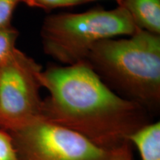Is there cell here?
Segmentation results:
<instances>
[{
  "label": "cell",
  "instance_id": "cell-8",
  "mask_svg": "<svg viewBox=\"0 0 160 160\" xmlns=\"http://www.w3.org/2000/svg\"><path fill=\"white\" fill-rule=\"evenodd\" d=\"M19 32L13 25L0 29V65L16 48Z\"/></svg>",
  "mask_w": 160,
  "mask_h": 160
},
{
  "label": "cell",
  "instance_id": "cell-10",
  "mask_svg": "<svg viewBox=\"0 0 160 160\" xmlns=\"http://www.w3.org/2000/svg\"><path fill=\"white\" fill-rule=\"evenodd\" d=\"M0 160H20L9 132L0 129Z\"/></svg>",
  "mask_w": 160,
  "mask_h": 160
},
{
  "label": "cell",
  "instance_id": "cell-4",
  "mask_svg": "<svg viewBox=\"0 0 160 160\" xmlns=\"http://www.w3.org/2000/svg\"><path fill=\"white\" fill-rule=\"evenodd\" d=\"M42 71L17 48L0 65V129L11 132L42 118Z\"/></svg>",
  "mask_w": 160,
  "mask_h": 160
},
{
  "label": "cell",
  "instance_id": "cell-7",
  "mask_svg": "<svg viewBox=\"0 0 160 160\" xmlns=\"http://www.w3.org/2000/svg\"><path fill=\"white\" fill-rule=\"evenodd\" d=\"M128 142L138 150L141 160H160V123L150 122L129 137Z\"/></svg>",
  "mask_w": 160,
  "mask_h": 160
},
{
  "label": "cell",
  "instance_id": "cell-6",
  "mask_svg": "<svg viewBox=\"0 0 160 160\" xmlns=\"http://www.w3.org/2000/svg\"><path fill=\"white\" fill-rule=\"evenodd\" d=\"M137 27L160 35V0H123Z\"/></svg>",
  "mask_w": 160,
  "mask_h": 160
},
{
  "label": "cell",
  "instance_id": "cell-2",
  "mask_svg": "<svg viewBox=\"0 0 160 160\" xmlns=\"http://www.w3.org/2000/svg\"><path fill=\"white\" fill-rule=\"evenodd\" d=\"M85 62L119 96L147 110L159 108L160 35L137 27L128 39L94 44Z\"/></svg>",
  "mask_w": 160,
  "mask_h": 160
},
{
  "label": "cell",
  "instance_id": "cell-13",
  "mask_svg": "<svg viewBox=\"0 0 160 160\" xmlns=\"http://www.w3.org/2000/svg\"><path fill=\"white\" fill-rule=\"evenodd\" d=\"M85 1L87 2V3H88V2H91L95 1V0H85ZM114 1L117 2V3L118 4V6H119V5H122V3L123 0H114Z\"/></svg>",
  "mask_w": 160,
  "mask_h": 160
},
{
  "label": "cell",
  "instance_id": "cell-5",
  "mask_svg": "<svg viewBox=\"0 0 160 160\" xmlns=\"http://www.w3.org/2000/svg\"><path fill=\"white\" fill-rule=\"evenodd\" d=\"M20 160H109L110 153L79 133L39 118L9 132Z\"/></svg>",
  "mask_w": 160,
  "mask_h": 160
},
{
  "label": "cell",
  "instance_id": "cell-11",
  "mask_svg": "<svg viewBox=\"0 0 160 160\" xmlns=\"http://www.w3.org/2000/svg\"><path fill=\"white\" fill-rule=\"evenodd\" d=\"M22 0H0V29L9 27L17 6Z\"/></svg>",
  "mask_w": 160,
  "mask_h": 160
},
{
  "label": "cell",
  "instance_id": "cell-12",
  "mask_svg": "<svg viewBox=\"0 0 160 160\" xmlns=\"http://www.w3.org/2000/svg\"><path fill=\"white\" fill-rule=\"evenodd\" d=\"M132 145L130 142L124 144L110 153L109 160H133Z\"/></svg>",
  "mask_w": 160,
  "mask_h": 160
},
{
  "label": "cell",
  "instance_id": "cell-3",
  "mask_svg": "<svg viewBox=\"0 0 160 160\" xmlns=\"http://www.w3.org/2000/svg\"><path fill=\"white\" fill-rule=\"evenodd\" d=\"M137 26L125 8H95L82 13L46 17L40 36L43 51L56 61L71 65L85 62L98 42L119 36H131Z\"/></svg>",
  "mask_w": 160,
  "mask_h": 160
},
{
  "label": "cell",
  "instance_id": "cell-9",
  "mask_svg": "<svg viewBox=\"0 0 160 160\" xmlns=\"http://www.w3.org/2000/svg\"><path fill=\"white\" fill-rule=\"evenodd\" d=\"M22 3L31 8H37L45 10H51L58 8H67L87 3L85 0H22Z\"/></svg>",
  "mask_w": 160,
  "mask_h": 160
},
{
  "label": "cell",
  "instance_id": "cell-1",
  "mask_svg": "<svg viewBox=\"0 0 160 160\" xmlns=\"http://www.w3.org/2000/svg\"><path fill=\"white\" fill-rule=\"evenodd\" d=\"M49 95L43 99L42 119L79 133L111 152L150 123L147 109L119 96L85 62L50 65L40 75Z\"/></svg>",
  "mask_w": 160,
  "mask_h": 160
}]
</instances>
